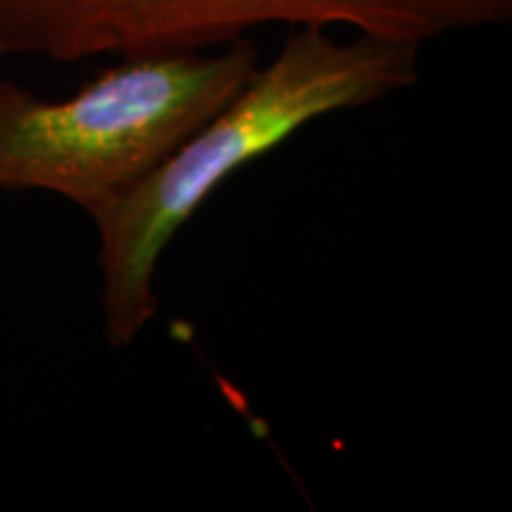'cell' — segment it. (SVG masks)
Listing matches in <instances>:
<instances>
[{
	"mask_svg": "<svg viewBox=\"0 0 512 512\" xmlns=\"http://www.w3.org/2000/svg\"><path fill=\"white\" fill-rule=\"evenodd\" d=\"M261 64L249 36L126 57L62 100L0 81V190L64 197L91 219L143 183Z\"/></svg>",
	"mask_w": 512,
	"mask_h": 512,
	"instance_id": "obj_2",
	"label": "cell"
},
{
	"mask_svg": "<svg viewBox=\"0 0 512 512\" xmlns=\"http://www.w3.org/2000/svg\"><path fill=\"white\" fill-rule=\"evenodd\" d=\"M420 43L330 27H292L283 48L245 86L110 209L98 230L105 337L114 349L159 311L157 266L176 233L235 171L328 114L373 105L415 86Z\"/></svg>",
	"mask_w": 512,
	"mask_h": 512,
	"instance_id": "obj_1",
	"label": "cell"
},
{
	"mask_svg": "<svg viewBox=\"0 0 512 512\" xmlns=\"http://www.w3.org/2000/svg\"><path fill=\"white\" fill-rule=\"evenodd\" d=\"M512 19V0H0V55L79 62L211 50L268 24L427 43Z\"/></svg>",
	"mask_w": 512,
	"mask_h": 512,
	"instance_id": "obj_3",
	"label": "cell"
}]
</instances>
